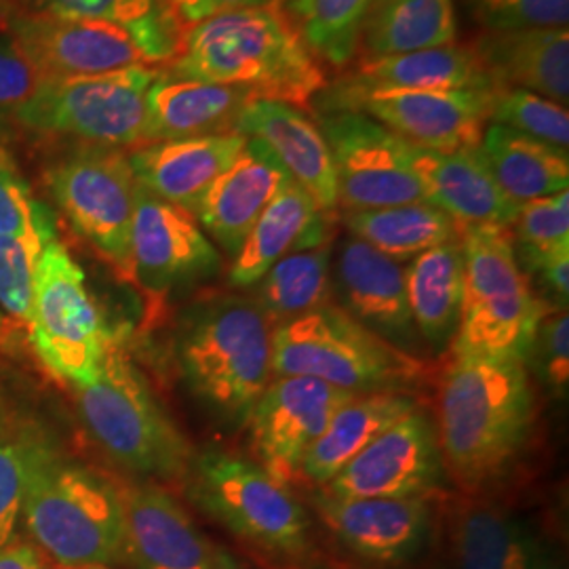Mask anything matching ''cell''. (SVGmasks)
I'll list each match as a JSON object with an SVG mask.
<instances>
[{
	"label": "cell",
	"instance_id": "6da1fadb",
	"mask_svg": "<svg viewBox=\"0 0 569 569\" xmlns=\"http://www.w3.org/2000/svg\"><path fill=\"white\" fill-rule=\"evenodd\" d=\"M536 395L523 359L451 355L437 401V437L449 475L465 491L507 477L528 448Z\"/></svg>",
	"mask_w": 569,
	"mask_h": 569
},
{
	"label": "cell",
	"instance_id": "7a4b0ae2",
	"mask_svg": "<svg viewBox=\"0 0 569 569\" xmlns=\"http://www.w3.org/2000/svg\"><path fill=\"white\" fill-rule=\"evenodd\" d=\"M167 72L218 82L256 100L306 106L327 84L326 72L279 7L226 11L183 32Z\"/></svg>",
	"mask_w": 569,
	"mask_h": 569
},
{
	"label": "cell",
	"instance_id": "3957f363",
	"mask_svg": "<svg viewBox=\"0 0 569 569\" xmlns=\"http://www.w3.org/2000/svg\"><path fill=\"white\" fill-rule=\"evenodd\" d=\"M272 331L260 306L218 296L183 315L176 357L188 390L226 427H243L272 380Z\"/></svg>",
	"mask_w": 569,
	"mask_h": 569
},
{
	"label": "cell",
	"instance_id": "277c9868",
	"mask_svg": "<svg viewBox=\"0 0 569 569\" xmlns=\"http://www.w3.org/2000/svg\"><path fill=\"white\" fill-rule=\"evenodd\" d=\"M21 510L39 549L61 568L121 563V488L96 470L28 446Z\"/></svg>",
	"mask_w": 569,
	"mask_h": 569
},
{
	"label": "cell",
	"instance_id": "5b68a950",
	"mask_svg": "<svg viewBox=\"0 0 569 569\" xmlns=\"http://www.w3.org/2000/svg\"><path fill=\"white\" fill-rule=\"evenodd\" d=\"M272 371L371 395L407 392L425 378L427 366L355 321L345 308L326 305L274 327Z\"/></svg>",
	"mask_w": 569,
	"mask_h": 569
},
{
	"label": "cell",
	"instance_id": "8992f818",
	"mask_svg": "<svg viewBox=\"0 0 569 569\" xmlns=\"http://www.w3.org/2000/svg\"><path fill=\"white\" fill-rule=\"evenodd\" d=\"M77 390L84 428L119 467L140 477H186L192 449L117 342L96 378Z\"/></svg>",
	"mask_w": 569,
	"mask_h": 569
},
{
	"label": "cell",
	"instance_id": "52a82bcc",
	"mask_svg": "<svg viewBox=\"0 0 569 569\" xmlns=\"http://www.w3.org/2000/svg\"><path fill=\"white\" fill-rule=\"evenodd\" d=\"M465 296L451 355L515 357L528 355L545 305L531 291L519 266L510 228L460 226Z\"/></svg>",
	"mask_w": 569,
	"mask_h": 569
},
{
	"label": "cell",
	"instance_id": "ba28073f",
	"mask_svg": "<svg viewBox=\"0 0 569 569\" xmlns=\"http://www.w3.org/2000/svg\"><path fill=\"white\" fill-rule=\"evenodd\" d=\"M183 479L188 498L247 545L283 559L310 550L305 507L256 460L204 449L192 458Z\"/></svg>",
	"mask_w": 569,
	"mask_h": 569
},
{
	"label": "cell",
	"instance_id": "9c48e42d",
	"mask_svg": "<svg viewBox=\"0 0 569 569\" xmlns=\"http://www.w3.org/2000/svg\"><path fill=\"white\" fill-rule=\"evenodd\" d=\"M161 70L138 66L100 77L42 81L39 91L9 119L26 131L84 146L140 148L146 96Z\"/></svg>",
	"mask_w": 569,
	"mask_h": 569
},
{
	"label": "cell",
	"instance_id": "30bf717a",
	"mask_svg": "<svg viewBox=\"0 0 569 569\" xmlns=\"http://www.w3.org/2000/svg\"><path fill=\"white\" fill-rule=\"evenodd\" d=\"M61 216L124 279L131 270V224L138 180L119 148L79 143L44 169Z\"/></svg>",
	"mask_w": 569,
	"mask_h": 569
},
{
	"label": "cell",
	"instance_id": "8fae6325",
	"mask_svg": "<svg viewBox=\"0 0 569 569\" xmlns=\"http://www.w3.org/2000/svg\"><path fill=\"white\" fill-rule=\"evenodd\" d=\"M32 345L44 367L63 382H91L114 345L79 262L60 243L42 249L32 308Z\"/></svg>",
	"mask_w": 569,
	"mask_h": 569
},
{
	"label": "cell",
	"instance_id": "7c38bea8",
	"mask_svg": "<svg viewBox=\"0 0 569 569\" xmlns=\"http://www.w3.org/2000/svg\"><path fill=\"white\" fill-rule=\"evenodd\" d=\"M319 127L333 159L338 204L346 211L427 201L407 163L403 140L385 124L357 110H327Z\"/></svg>",
	"mask_w": 569,
	"mask_h": 569
},
{
	"label": "cell",
	"instance_id": "4fadbf2b",
	"mask_svg": "<svg viewBox=\"0 0 569 569\" xmlns=\"http://www.w3.org/2000/svg\"><path fill=\"white\" fill-rule=\"evenodd\" d=\"M448 569H566L549 540L483 491L449 496L437 512Z\"/></svg>",
	"mask_w": 569,
	"mask_h": 569
},
{
	"label": "cell",
	"instance_id": "5bb4252c",
	"mask_svg": "<svg viewBox=\"0 0 569 569\" xmlns=\"http://www.w3.org/2000/svg\"><path fill=\"white\" fill-rule=\"evenodd\" d=\"M437 427L416 409L321 488L336 498H430L446 481Z\"/></svg>",
	"mask_w": 569,
	"mask_h": 569
},
{
	"label": "cell",
	"instance_id": "9a60e30c",
	"mask_svg": "<svg viewBox=\"0 0 569 569\" xmlns=\"http://www.w3.org/2000/svg\"><path fill=\"white\" fill-rule=\"evenodd\" d=\"M357 395L302 376L270 380L247 425L258 465L279 483L300 477L306 451L323 435L333 413Z\"/></svg>",
	"mask_w": 569,
	"mask_h": 569
},
{
	"label": "cell",
	"instance_id": "2e32d148",
	"mask_svg": "<svg viewBox=\"0 0 569 569\" xmlns=\"http://www.w3.org/2000/svg\"><path fill=\"white\" fill-rule=\"evenodd\" d=\"M498 89L373 91L355 96L333 110L363 112L406 142L451 152L481 143L483 131L491 122Z\"/></svg>",
	"mask_w": 569,
	"mask_h": 569
},
{
	"label": "cell",
	"instance_id": "e0dca14e",
	"mask_svg": "<svg viewBox=\"0 0 569 569\" xmlns=\"http://www.w3.org/2000/svg\"><path fill=\"white\" fill-rule=\"evenodd\" d=\"M222 258L197 218L138 183L131 224L133 281L161 296L213 277Z\"/></svg>",
	"mask_w": 569,
	"mask_h": 569
},
{
	"label": "cell",
	"instance_id": "ac0fdd59",
	"mask_svg": "<svg viewBox=\"0 0 569 569\" xmlns=\"http://www.w3.org/2000/svg\"><path fill=\"white\" fill-rule=\"evenodd\" d=\"M0 23L34 63L42 81L148 66L131 32L112 21L0 16Z\"/></svg>",
	"mask_w": 569,
	"mask_h": 569
},
{
	"label": "cell",
	"instance_id": "d6986e66",
	"mask_svg": "<svg viewBox=\"0 0 569 569\" xmlns=\"http://www.w3.org/2000/svg\"><path fill=\"white\" fill-rule=\"evenodd\" d=\"M312 502L336 540L371 563H407L427 550L437 531L430 498H336L317 491Z\"/></svg>",
	"mask_w": 569,
	"mask_h": 569
},
{
	"label": "cell",
	"instance_id": "ffe728a7",
	"mask_svg": "<svg viewBox=\"0 0 569 569\" xmlns=\"http://www.w3.org/2000/svg\"><path fill=\"white\" fill-rule=\"evenodd\" d=\"M122 559L133 569H226L182 505L159 483L121 488Z\"/></svg>",
	"mask_w": 569,
	"mask_h": 569
},
{
	"label": "cell",
	"instance_id": "44dd1931",
	"mask_svg": "<svg viewBox=\"0 0 569 569\" xmlns=\"http://www.w3.org/2000/svg\"><path fill=\"white\" fill-rule=\"evenodd\" d=\"M333 283L355 321L411 355L420 333L409 310L406 270L399 262L350 237L338 253Z\"/></svg>",
	"mask_w": 569,
	"mask_h": 569
},
{
	"label": "cell",
	"instance_id": "7402d4cb",
	"mask_svg": "<svg viewBox=\"0 0 569 569\" xmlns=\"http://www.w3.org/2000/svg\"><path fill=\"white\" fill-rule=\"evenodd\" d=\"M234 133L264 143L291 182L306 190L321 211L338 209V182L331 150L321 127L298 106L256 100L249 103Z\"/></svg>",
	"mask_w": 569,
	"mask_h": 569
},
{
	"label": "cell",
	"instance_id": "603a6c76",
	"mask_svg": "<svg viewBox=\"0 0 569 569\" xmlns=\"http://www.w3.org/2000/svg\"><path fill=\"white\" fill-rule=\"evenodd\" d=\"M403 152L428 203L443 209L458 224L510 228L515 222L519 204L500 190L479 146L439 152L403 140Z\"/></svg>",
	"mask_w": 569,
	"mask_h": 569
},
{
	"label": "cell",
	"instance_id": "cb8c5ba5",
	"mask_svg": "<svg viewBox=\"0 0 569 569\" xmlns=\"http://www.w3.org/2000/svg\"><path fill=\"white\" fill-rule=\"evenodd\" d=\"M289 180L264 143L247 138L237 161L209 186L192 216L234 258L268 203Z\"/></svg>",
	"mask_w": 569,
	"mask_h": 569
},
{
	"label": "cell",
	"instance_id": "d4e9b609",
	"mask_svg": "<svg viewBox=\"0 0 569 569\" xmlns=\"http://www.w3.org/2000/svg\"><path fill=\"white\" fill-rule=\"evenodd\" d=\"M247 138L220 133L146 143L127 154L136 180L152 194L194 213L209 186L241 154Z\"/></svg>",
	"mask_w": 569,
	"mask_h": 569
},
{
	"label": "cell",
	"instance_id": "484cf974",
	"mask_svg": "<svg viewBox=\"0 0 569 569\" xmlns=\"http://www.w3.org/2000/svg\"><path fill=\"white\" fill-rule=\"evenodd\" d=\"M256 98L230 84L178 79L159 72L146 96V143L234 133L244 108Z\"/></svg>",
	"mask_w": 569,
	"mask_h": 569
},
{
	"label": "cell",
	"instance_id": "4316f807",
	"mask_svg": "<svg viewBox=\"0 0 569 569\" xmlns=\"http://www.w3.org/2000/svg\"><path fill=\"white\" fill-rule=\"evenodd\" d=\"M489 79L475 49L443 44L411 53L363 58L359 68L340 81L327 110L373 91H432V89H488Z\"/></svg>",
	"mask_w": 569,
	"mask_h": 569
},
{
	"label": "cell",
	"instance_id": "83f0119b",
	"mask_svg": "<svg viewBox=\"0 0 569 569\" xmlns=\"http://www.w3.org/2000/svg\"><path fill=\"white\" fill-rule=\"evenodd\" d=\"M331 218L306 190L289 180L247 234L230 266L228 281L239 289L253 287L284 256L331 241Z\"/></svg>",
	"mask_w": 569,
	"mask_h": 569
},
{
	"label": "cell",
	"instance_id": "f1b7e54d",
	"mask_svg": "<svg viewBox=\"0 0 569 569\" xmlns=\"http://www.w3.org/2000/svg\"><path fill=\"white\" fill-rule=\"evenodd\" d=\"M475 53L489 79L505 89H526L550 102L568 103V28L488 32Z\"/></svg>",
	"mask_w": 569,
	"mask_h": 569
},
{
	"label": "cell",
	"instance_id": "f546056e",
	"mask_svg": "<svg viewBox=\"0 0 569 569\" xmlns=\"http://www.w3.org/2000/svg\"><path fill=\"white\" fill-rule=\"evenodd\" d=\"M0 16L119 23L140 44L150 68L171 63L182 47L183 28L164 0H0Z\"/></svg>",
	"mask_w": 569,
	"mask_h": 569
},
{
	"label": "cell",
	"instance_id": "4dcf8cb0",
	"mask_svg": "<svg viewBox=\"0 0 569 569\" xmlns=\"http://www.w3.org/2000/svg\"><path fill=\"white\" fill-rule=\"evenodd\" d=\"M416 409L420 401L409 392L357 395L333 413L323 435L306 451L300 477L323 488L382 432Z\"/></svg>",
	"mask_w": 569,
	"mask_h": 569
},
{
	"label": "cell",
	"instance_id": "1f68e13d",
	"mask_svg": "<svg viewBox=\"0 0 569 569\" xmlns=\"http://www.w3.org/2000/svg\"><path fill=\"white\" fill-rule=\"evenodd\" d=\"M489 171L512 203L526 204L568 190L566 150L538 142L505 124L489 122L479 143Z\"/></svg>",
	"mask_w": 569,
	"mask_h": 569
},
{
	"label": "cell",
	"instance_id": "d6a6232c",
	"mask_svg": "<svg viewBox=\"0 0 569 569\" xmlns=\"http://www.w3.org/2000/svg\"><path fill=\"white\" fill-rule=\"evenodd\" d=\"M407 300L420 338L435 350L453 342L465 296V260L460 239L432 247L406 270Z\"/></svg>",
	"mask_w": 569,
	"mask_h": 569
},
{
	"label": "cell",
	"instance_id": "836d02e7",
	"mask_svg": "<svg viewBox=\"0 0 569 569\" xmlns=\"http://www.w3.org/2000/svg\"><path fill=\"white\" fill-rule=\"evenodd\" d=\"M361 41L366 58L453 44V0H371Z\"/></svg>",
	"mask_w": 569,
	"mask_h": 569
},
{
	"label": "cell",
	"instance_id": "e575fe53",
	"mask_svg": "<svg viewBox=\"0 0 569 569\" xmlns=\"http://www.w3.org/2000/svg\"><path fill=\"white\" fill-rule=\"evenodd\" d=\"M345 222L352 237L382 251L395 262L413 260L432 247L460 239V224L428 201L346 211Z\"/></svg>",
	"mask_w": 569,
	"mask_h": 569
},
{
	"label": "cell",
	"instance_id": "d590c367",
	"mask_svg": "<svg viewBox=\"0 0 569 569\" xmlns=\"http://www.w3.org/2000/svg\"><path fill=\"white\" fill-rule=\"evenodd\" d=\"M331 293V243L284 256L258 283L253 300L270 326H283L326 306Z\"/></svg>",
	"mask_w": 569,
	"mask_h": 569
},
{
	"label": "cell",
	"instance_id": "8d00e7d4",
	"mask_svg": "<svg viewBox=\"0 0 569 569\" xmlns=\"http://www.w3.org/2000/svg\"><path fill=\"white\" fill-rule=\"evenodd\" d=\"M371 0H291V23L317 60L336 68L357 56Z\"/></svg>",
	"mask_w": 569,
	"mask_h": 569
},
{
	"label": "cell",
	"instance_id": "74e56055",
	"mask_svg": "<svg viewBox=\"0 0 569 569\" xmlns=\"http://www.w3.org/2000/svg\"><path fill=\"white\" fill-rule=\"evenodd\" d=\"M0 234L42 251L58 241L56 216L39 201L11 150L0 143Z\"/></svg>",
	"mask_w": 569,
	"mask_h": 569
},
{
	"label": "cell",
	"instance_id": "f35d334b",
	"mask_svg": "<svg viewBox=\"0 0 569 569\" xmlns=\"http://www.w3.org/2000/svg\"><path fill=\"white\" fill-rule=\"evenodd\" d=\"M519 266L533 270L555 253L569 251V190L519 207L512 222Z\"/></svg>",
	"mask_w": 569,
	"mask_h": 569
},
{
	"label": "cell",
	"instance_id": "ab89813d",
	"mask_svg": "<svg viewBox=\"0 0 569 569\" xmlns=\"http://www.w3.org/2000/svg\"><path fill=\"white\" fill-rule=\"evenodd\" d=\"M491 122L526 133L538 142L566 150L569 146L568 108L526 89L500 87L493 98Z\"/></svg>",
	"mask_w": 569,
	"mask_h": 569
},
{
	"label": "cell",
	"instance_id": "60d3db41",
	"mask_svg": "<svg viewBox=\"0 0 569 569\" xmlns=\"http://www.w3.org/2000/svg\"><path fill=\"white\" fill-rule=\"evenodd\" d=\"M526 366L557 399H566L569 388V319L568 306H545L533 329Z\"/></svg>",
	"mask_w": 569,
	"mask_h": 569
},
{
	"label": "cell",
	"instance_id": "b9f144b4",
	"mask_svg": "<svg viewBox=\"0 0 569 569\" xmlns=\"http://www.w3.org/2000/svg\"><path fill=\"white\" fill-rule=\"evenodd\" d=\"M42 251L20 239L0 234V306L30 326Z\"/></svg>",
	"mask_w": 569,
	"mask_h": 569
},
{
	"label": "cell",
	"instance_id": "7bdbcfd3",
	"mask_svg": "<svg viewBox=\"0 0 569 569\" xmlns=\"http://www.w3.org/2000/svg\"><path fill=\"white\" fill-rule=\"evenodd\" d=\"M489 32L568 28L569 0H468Z\"/></svg>",
	"mask_w": 569,
	"mask_h": 569
},
{
	"label": "cell",
	"instance_id": "ee69618b",
	"mask_svg": "<svg viewBox=\"0 0 569 569\" xmlns=\"http://www.w3.org/2000/svg\"><path fill=\"white\" fill-rule=\"evenodd\" d=\"M42 77L0 23V114L11 117L39 91Z\"/></svg>",
	"mask_w": 569,
	"mask_h": 569
},
{
	"label": "cell",
	"instance_id": "f6af8a7d",
	"mask_svg": "<svg viewBox=\"0 0 569 569\" xmlns=\"http://www.w3.org/2000/svg\"><path fill=\"white\" fill-rule=\"evenodd\" d=\"M28 446L0 443V550L13 542L26 486Z\"/></svg>",
	"mask_w": 569,
	"mask_h": 569
},
{
	"label": "cell",
	"instance_id": "bcb514c9",
	"mask_svg": "<svg viewBox=\"0 0 569 569\" xmlns=\"http://www.w3.org/2000/svg\"><path fill=\"white\" fill-rule=\"evenodd\" d=\"M281 0H164L183 32L213 16L247 7H277Z\"/></svg>",
	"mask_w": 569,
	"mask_h": 569
},
{
	"label": "cell",
	"instance_id": "7dc6e473",
	"mask_svg": "<svg viewBox=\"0 0 569 569\" xmlns=\"http://www.w3.org/2000/svg\"><path fill=\"white\" fill-rule=\"evenodd\" d=\"M533 274H538L542 279V283L547 289L552 291V296L557 298V305L568 306L569 296V251L555 253L547 260H542L540 264L531 270Z\"/></svg>",
	"mask_w": 569,
	"mask_h": 569
},
{
	"label": "cell",
	"instance_id": "c3c4849f",
	"mask_svg": "<svg viewBox=\"0 0 569 569\" xmlns=\"http://www.w3.org/2000/svg\"><path fill=\"white\" fill-rule=\"evenodd\" d=\"M0 569H49L42 559L41 550L11 542L7 549L0 550Z\"/></svg>",
	"mask_w": 569,
	"mask_h": 569
},
{
	"label": "cell",
	"instance_id": "681fc988",
	"mask_svg": "<svg viewBox=\"0 0 569 569\" xmlns=\"http://www.w3.org/2000/svg\"><path fill=\"white\" fill-rule=\"evenodd\" d=\"M79 569H110L108 566H87V568H79Z\"/></svg>",
	"mask_w": 569,
	"mask_h": 569
}]
</instances>
